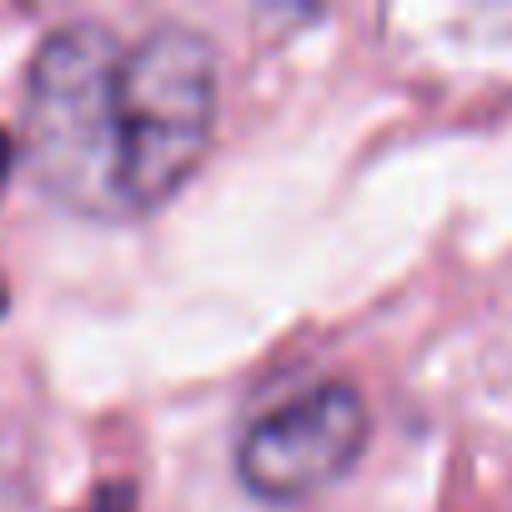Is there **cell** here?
Returning <instances> with one entry per match:
<instances>
[{
    "mask_svg": "<svg viewBox=\"0 0 512 512\" xmlns=\"http://www.w3.org/2000/svg\"><path fill=\"white\" fill-rule=\"evenodd\" d=\"M221 111L216 46L191 26H156L121 61V181L126 211L166 206L206 161Z\"/></svg>",
    "mask_w": 512,
    "mask_h": 512,
    "instance_id": "cell-2",
    "label": "cell"
},
{
    "mask_svg": "<svg viewBox=\"0 0 512 512\" xmlns=\"http://www.w3.org/2000/svg\"><path fill=\"white\" fill-rule=\"evenodd\" d=\"M121 61L126 46L96 21H71L41 41L26 76V161L66 211L121 221Z\"/></svg>",
    "mask_w": 512,
    "mask_h": 512,
    "instance_id": "cell-1",
    "label": "cell"
},
{
    "mask_svg": "<svg viewBox=\"0 0 512 512\" xmlns=\"http://www.w3.org/2000/svg\"><path fill=\"white\" fill-rule=\"evenodd\" d=\"M11 161H16V141L0 131V191H6V176H11Z\"/></svg>",
    "mask_w": 512,
    "mask_h": 512,
    "instance_id": "cell-4",
    "label": "cell"
},
{
    "mask_svg": "<svg viewBox=\"0 0 512 512\" xmlns=\"http://www.w3.org/2000/svg\"><path fill=\"white\" fill-rule=\"evenodd\" d=\"M367 402L352 382H322L262 412L236 442V477L262 502H302L332 487L367 447Z\"/></svg>",
    "mask_w": 512,
    "mask_h": 512,
    "instance_id": "cell-3",
    "label": "cell"
}]
</instances>
